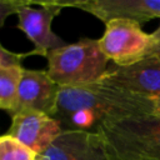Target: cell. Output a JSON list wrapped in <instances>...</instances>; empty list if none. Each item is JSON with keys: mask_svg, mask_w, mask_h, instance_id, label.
Listing matches in <instances>:
<instances>
[{"mask_svg": "<svg viewBox=\"0 0 160 160\" xmlns=\"http://www.w3.org/2000/svg\"><path fill=\"white\" fill-rule=\"evenodd\" d=\"M30 55H31V51L18 54V52H12L8 50L0 44V68L1 66H21L22 60Z\"/></svg>", "mask_w": 160, "mask_h": 160, "instance_id": "4fadbf2b", "label": "cell"}, {"mask_svg": "<svg viewBox=\"0 0 160 160\" xmlns=\"http://www.w3.org/2000/svg\"><path fill=\"white\" fill-rule=\"evenodd\" d=\"M102 82L155 99L160 96V56H149L130 66H112L101 79Z\"/></svg>", "mask_w": 160, "mask_h": 160, "instance_id": "52a82bcc", "label": "cell"}, {"mask_svg": "<svg viewBox=\"0 0 160 160\" xmlns=\"http://www.w3.org/2000/svg\"><path fill=\"white\" fill-rule=\"evenodd\" d=\"M48 74L59 86L85 85L101 80L108 72L109 59L99 39H80L49 52Z\"/></svg>", "mask_w": 160, "mask_h": 160, "instance_id": "3957f363", "label": "cell"}, {"mask_svg": "<svg viewBox=\"0 0 160 160\" xmlns=\"http://www.w3.org/2000/svg\"><path fill=\"white\" fill-rule=\"evenodd\" d=\"M35 160H39V158H36V159H35Z\"/></svg>", "mask_w": 160, "mask_h": 160, "instance_id": "e0dca14e", "label": "cell"}, {"mask_svg": "<svg viewBox=\"0 0 160 160\" xmlns=\"http://www.w3.org/2000/svg\"><path fill=\"white\" fill-rule=\"evenodd\" d=\"M152 39V50L150 56H160V25L155 31L151 32Z\"/></svg>", "mask_w": 160, "mask_h": 160, "instance_id": "9a60e30c", "label": "cell"}, {"mask_svg": "<svg viewBox=\"0 0 160 160\" xmlns=\"http://www.w3.org/2000/svg\"><path fill=\"white\" fill-rule=\"evenodd\" d=\"M99 45L105 56L116 66H130L151 55L152 39L139 22L114 19L105 24Z\"/></svg>", "mask_w": 160, "mask_h": 160, "instance_id": "277c9868", "label": "cell"}, {"mask_svg": "<svg viewBox=\"0 0 160 160\" xmlns=\"http://www.w3.org/2000/svg\"><path fill=\"white\" fill-rule=\"evenodd\" d=\"M61 131L60 122L52 116L34 110H20L11 114V125L6 134L39 156Z\"/></svg>", "mask_w": 160, "mask_h": 160, "instance_id": "8992f818", "label": "cell"}, {"mask_svg": "<svg viewBox=\"0 0 160 160\" xmlns=\"http://www.w3.org/2000/svg\"><path fill=\"white\" fill-rule=\"evenodd\" d=\"M36 158L38 155L32 150L10 135L0 136V160H35Z\"/></svg>", "mask_w": 160, "mask_h": 160, "instance_id": "7c38bea8", "label": "cell"}, {"mask_svg": "<svg viewBox=\"0 0 160 160\" xmlns=\"http://www.w3.org/2000/svg\"><path fill=\"white\" fill-rule=\"evenodd\" d=\"M39 160H110L98 131L62 130Z\"/></svg>", "mask_w": 160, "mask_h": 160, "instance_id": "ba28073f", "label": "cell"}, {"mask_svg": "<svg viewBox=\"0 0 160 160\" xmlns=\"http://www.w3.org/2000/svg\"><path fill=\"white\" fill-rule=\"evenodd\" d=\"M95 131L110 160H160V115L105 120Z\"/></svg>", "mask_w": 160, "mask_h": 160, "instance_id": "7a4b0ae2", "label": "cell"}, {"mask_svg": "<svg viewBox=\"0 0 160 160\" xmlns=\"http://www.w3.org/2000/svg\"><path fill=\"white\" fill-rule=\"evenodd\" d=\"M64 6L79 8L104 24L114 19L145 22L160 18V0H86L62 1Z\"/></svg>", "mask_w": 160, "mask_h": 160, "instance_id": "9c48e42d", "label": "cell"}, {"mask_svg": "<svg viewBox=\"0 0 160 160\" xmlns=\"http://www.w3.org/2000/svg\"><path fill=\"white\" fill-rule=\"evenodd\" d=\"M24 2L22 0H0V26H4L5 20L10 15L16 14Z\"/></svg>", "mask_w": 160, "mask_h": 160, "instance_id": "5bb4252c", "label": "cell"}, {"mask_svg": "<svg viewBox=\"0 0 160 160\" xmlns=\"http://www.w3.org/2000/svg\"><path fill=\"white\" fill-rule=\"evenodd\" d=\"M22 66L0 68V109L12 114L16 109L18 89L22 75Z\"/></svg>", "mask_w": 160, "mask_h": 160, "instance_id": "8fae6325", "label": "cell"}, {"mask_svg": "<svg viewBox=\"0 0 160 160\" xmlns=\"http://www.w3.org/2000/svg\"><path fill=\"white\" fill-rule=\"evenodd\" d=\"M155 114L154 99L108 85L101 80L85 85L60 86L56 119L62 130H90L111 119Z\"/></svg>", "mask_w": 160, "mask_h": 160, "instance_id": "6da1fadb", "label": "cell"}, {"mask_svg": "<svg viewBox=\"0 0 160 160\" xmlns=\"http://www.w3.org/2000/svg\"><path fill=\"white\" fill-rule=\"evenodd\" d=\"M25 1L18 10V28L34 44L31 55L48 56L50 51L65 46L66 42L58 36L51 24L61 9L65 8L62 1Z\"/></svg>", "mask_w": 160, "mask_h": 160, "instance_id": "5b68a950", "label": "cell"}, {"mask_svg": "<svg viewBox=\"0 0 160 160\" xmlns=\"http://www.w3.org/2000/svg\"><path fill=\"white\" fill-rule=\"evenodd\" d=\"M154 105H155V114L160 115V96L154 99Z\"/></svg>", "mask_w": 160, "mask_h": 160, "instance_id": "2e32d148", "label": "cell"}, {"mask_svg": "<svg viewBox=\"0 0 160 160\" xmlns=\"http://www.w3.org/2000/svg\"><path fill=\"white\" fill-rule=\"evenodd\" d=\"M59 90L60 86L50 78L46 70L22 69L15 111L34 110L54 116Z\"/></svg>", "mask_w": 160, "mask_h": 160, "instance_id": "30bf717a", "label": "cell"}]
</instances>
